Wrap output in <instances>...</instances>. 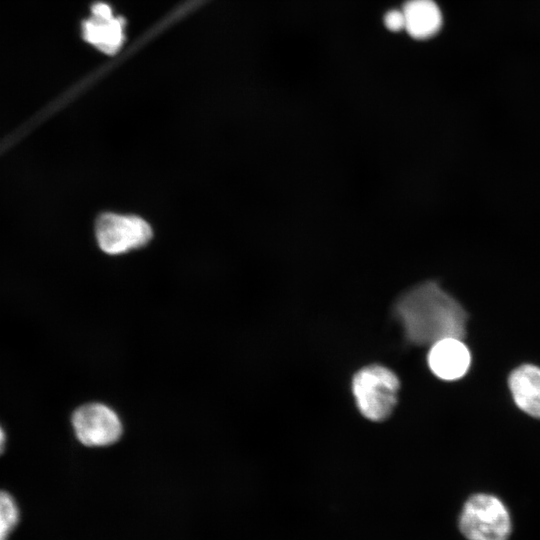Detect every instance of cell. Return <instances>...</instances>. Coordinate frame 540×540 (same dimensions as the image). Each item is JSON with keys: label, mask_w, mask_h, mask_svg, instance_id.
<instances>
[{"label": "cell", "mask_w": 540, "mask_h": 540, "mask_svg": "<svg viewBox=\"0 0 540 540\" xmlns=\"http://www.w3.org/2000/svg\"><path fill=\"white\" fill-rule=\"evenodd\" d=\"M399 380L394 372L381 365L359 370L352 381V392L361 414L372 421H382L397 403Z\"/></svg>", "instance_id": "obj_2"}, {"label": "cell", "mask_w": 540, "mask_h": 540, "mask_svg": "<svg viewBox=\"0 0 540 540\" xmlns=\"http://www.w3.org/2000/svg\"><path fill=\"white\" fill-rule=\"evenodd\" d=\"M459 529L467 540H508L512 523L508 509L498 497L478 493L464 503Z\"/></svg>", "instance_id": "obj_3"}, {"label": "cell", "mask_w": 540, "mask_h": 540, "mask_svg": "<svg viewBox=\"0 0 540 540\" xmlns=\"http://www.w3.org/2000/svg\"><path fill=\"white\" fill-rule=\"evenodd\" d=\"M385 24L392 31L404 28V16L402 11L392 10L385 16Z\"/></svg>", "instance_id": "obj_11"}, {"label": "cell", "mask_w": 540, "mask_h": 540, "mask_svg": "<svg viewBox=\"0 0 540 540\" xmlns=\"http://www.w3.org/2000/svg\"><path fill=\"white\" fill-rule=\"evenodd\" d=\"M508 385L518 408L540 419V368L524 364L514 369L509 376Z\"/></svg>", "instance_id": "obj_7"}, {"label": "cell", "mask_w": 540, "mask_h": 540, "mask_svg": "<svg viewBox=\"0 0 540 540\" xmlns=\"http://www.w3.org/2000/svg\"><path fill=\"white\" fill-rule=\"evenodd\" d=\"M95 236L103 252L119 255L146 246L153 237V230L139 216L105 212L96 219Z\"/></svg>", "instance_id": "obj_4"}, {"label": "cell", "mask_w": 540, "mask_h": 540, "mask_svg": "<svg viewBox=\"0 0 540 540\" xmlns=\"http://www.w3.org/2000/svg\"><path fill=\"white\" fill-rule=\"evenodd\" d=\"M394 311L406 338L416 345L431 346L445 338L463 339L466 334V311L435 281L406 290L397 299Z\"/></svg>", "instance_id": "obj_1"}, {"label": "cell", "mask_w": 540, "mask_h": 540, "mask_svg": "<svg viewBox=\"0 0 540 540\" xmlns=\"http://www.w3.org/2000/svg\"><path fill=\"white\" fill-rule=\"evenodd\" d=\"M92 16L85 24L86 38L101 48L110 49L116 46L120 23L114 15L108 9L98 7Z\"/></svg>", "instance_id": "obj_9"}, {"label": "cell", "mask_w": 540, "mask_h": 540, "mask_svg": "<svg viewBox=\"0 0 540 540\" xmlns=\"http://www.w3.org/2000/svg\"><path fill=\"white\" fill-rule=\"evenodd\" d=\"M428 365L435 376L452 381L463 377L471 363V354L459 338H445L430 346Z\"/></svg>", "instance_id": "obj_6"}, {"label": "cell", "mask_w": 540, "mask_h": 540, "mask_svg": "<svg viewBox=\"0 0 540 540\" xmlns=\"http://www.w3.org/2000/svg\"><path fill=\"white\" fill-rule=\"evenodd\" d=\"M5 442H6L5 432H4L3 428L0 425V455L4 451Z\"/></svg>", "instance_id": "obj_12"}, {"label": "cell", "mask_w": 540, "mask_h": 540, "mask_svg": "<svg viewBox=\"0 0 540 540\" xmlns=\"http://www.w3.org/2000/svg\"><path fill=\"white\" fill-rule=\"evenodd\" d=\"M71 421L77 439L88 447L111 445L121 437L123 431L117 413L97 402L77 408Z\"/></svg>", "instance_id": "obj_5"}, {"label": "cell", "mask_w": 540, "mask_h": 540, "mask_svg": "<svg viewBox=\"0 0 540 540\" xmlns=\"http://www.w3.org/2000/svg\"><path fill=\"white\" fill-rule=\"evenodd\" d=\"M404 29L416 39L433 36L442 25V14L433 0H410L403 8Z\"/></svg>", "instance_id": "obj_8"}, {"label": "cell", "mask_w": 540, "mask_h": 540, "mask_svg": "<svg viewBox=\"0 0 540 540\" xmlns=\"http://www.w3.org/2000/svg\"><path fill=\"white\" fill-rule=\"evenodd\" d=\"M19 519V510L13 497L0 490V540H7Z\"/></svg>", "instance_id": "obj_10"}]
</instances>
